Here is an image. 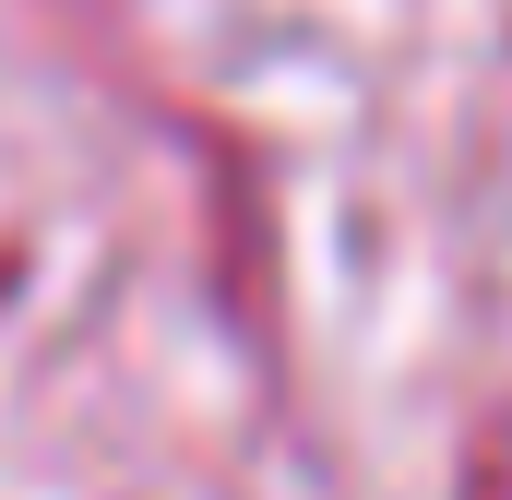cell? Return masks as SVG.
<instances>
[{
    "instance_id": "obj_1",
    "label": "cell",
    "mask_w": 512,
    "mask_h": 500,
    "mask_svg": "<svg viewBox=\"0 0 512 500\" xmlns=\"http://www.w3.org/2000/svg\"><path fill=\"white\" fill-rule=\"evenodd\" d=\"M0 286H12V262H0Z\"/></svg>"
}]
</instances>
